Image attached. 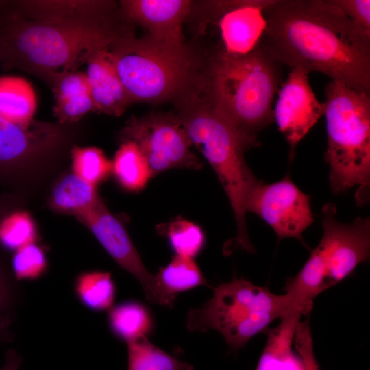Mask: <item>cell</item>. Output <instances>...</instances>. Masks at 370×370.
Wrapping results in <instances>:
<instances>
[{
    "label": "cell",
    "instance_id": "d4e9b609",
    "mask_svg": "<svg viewBox=\"0 0 370 370\" xmlns=\"http://www.w3.org/2000/svg\"><path fill=\"white\" fill-rule=\"evenodd\" d=\"M162 287L170 294L190 290L199 286H209L193 258L175 255L166 266L156 274Z\"/></svg>",
    "mask_w": 370,
    "mask_h": 370
},
{
    "label": "cell",
    "instance_id": "3957f363",
    "mask_svg": "<svg viewBox=\"0 0 370 370\" xmlns=\"http://www.w3.org/2000/svg\"><path fill=\"white\" fill-rule=\"evenodd\" d=\"M282 78L281 64L258 45L245 54L217 47L206 58L201 95L213 110L256 140L274 121L273 101Z\"/></svg>",
    "mask_w": 370,
    "mask_h": 370
},
{
    "label": "cell",
    "instance_id": "d6a6232c",
    "mask_svg": "<svg viewBox=\"0 0 370 370\" xmlns=\"http://www.w3.org/2000/svg\"><path fill=\"white\" fill-rule=\"evenodd\" d=\"M339 8L351 21L354 27L370 36L369 0H329Z\"/></svg>",
    "mask_w": 370,
    "mask_h": 370
},
{
    "label": "cell",
    "instance_id": "4316f807",
    "mask_svg": "<svg viewBox=\"0 0 370 370\" xmlns=\"http://www.w3.org/2000/svg\"><path fill=\"white\" fill-rule=\"evenodd\" d=\"M71 153L73 173L94 185L112 172V162L97 147L74 146Z\"/></svg>",
    "mask_w": 370,
    "mask_h": 370
},
{
    "label": "cell",
    "instance_id": "f546056e",
    "mask_svg": "<svg viewBox=\"0 0 370 370\" xmlns=\"http://www.w3.org/2000/svg\"><path fill=\"white\" fill-rule=\"evenodd\" d=\"M18 281L0 254V314L14 317L21 297Z\"/></svg>",
    "mask_w": 370,
    "mask_h": 370
},
{
    "label": "cell",
    "instance_id": "836d02e7",
    "mask_svg": "<svg viewBox=\"0 0 370 370\" xmlns=\"http://www.w3.org/2000/svg\"><path fill=\"white\" fill-rule=\"evenodd\" d=\"M293 343L301 358L306 370H319L313 349V341L308 320L299 321L295 329Z\"/></svg>",
    "mask_w": 370,
    "mask_h": 370
},
{
    "label": "cell",
    "instance_id": "30bf717a",
    "mask_svg": "<svg viewBox=\"0 0 370 370\" xmlns=\"http://www.w3.org/2000/svg\"><path fill=\"white\" fill-rule=\"evenodd\" d=\"M63 125L34 119L25 126L0 117V184L19 185L29 170L53 156L66 140Z\"/></svg>",
    "mask_w": 370,
    "mask_h": 370
},
{
    "label": "cell",
    "instance_id": "5b68a950",
    "mask_svg": "<svg viewBox=\"0 0 370 370\" xmlns=\"http://www.w3.org/2000/svg\"><path fill=\"white\" fill-rule=\"evenodd\" d=\"M108 53L132 103L179 101L198 91L203 81L201 59L186 44L170 47L132 34Z\"/></svg>",
    "mask_w": 370,
    "mask_h": 370
},
{
    "label": "cell",
    "instance_id": "8fae6325",
    "mask_svg": "<svg viewBox=\"0 0 370 370\" xmlns=\"http://www.w3.org/2000/svg\"><path fill=\"white\" fill-rule=\"evenodd\" d=\"M75 217L91 231L114 260L140 282L149 302L162 307L173 306L176 296L169 293L156 275L147 270L125 228L100 198Z\"/></svg>",
    "mask_w": 370,
    "mask_h": 370
},
{
    "label": "cell",
    "instance_id": "6da1fadb",
    "mask_svg": "<svg viewBox=\"0 0 370 370\" xmlns=\"http://www.w3.org/2000/svg\"><path fill=\"white\" fill-rule=\"evenodd\" d=\"M263 14L258 45L272 59L370 95V36L329 0H272Z\"/></svg>",
    "mask_w": 370,
    "mask_h": 370
},
{
    "label": "cell",
    "instance_id": "277c9868",
    "mask_svg": "<svg viewBox=\"0 0 370 370\" xmlns=\"http://www.w3.org/2000/svg\"><path fill=\"white\" fill-rule=\"evenodd\" d=\"M178 116L193 145L211 165L229 199L236 223V236L224 246L230 254L236 249L254 252L246 224L247 206L255 188L262 182L253 174L245 152L259 146L258 140L237 130L222 119L200 92L178 102Z\"/></svg>",
    "mask_w": 370,
    "mask_h": 370
},
{
    "label": "cell",
    "instance_id": "1f68e13d",
    "mask_svg": "<svg viewBox=\"0 0 370 370\" xmlns=\"http://www.w3.org/2000/svg\"><path fill=\"white\" fill-rule=\"evenodd\" d=\"M55 100L68 99L82 95H90V86L86 73L76 71L58 78L51 86Z\"/></svg>",
    "mask_w": 370,
    "mask_h": 370
},
{
    "label": "cell",
    "instance_id": "f1b7e54d",
    "mask_svg": "<svg viewBox=\"0 0 370 370\" xmlns=\"http://www.w3.org/2000/svg\"><path fill=\"white\" fill-rule=\"evenodd\" d=\"M11 267L18 281L36 280L46 273L48 262L43 249L32 243L14 251Z\"/></svg>",
    "mask_w": 370,
    "mask_h": 370
},
{
    "label": "cell",
    "instance_id": "603a6c76",
    "mask_svg": "<svg viewBox=\"0 0 370 370\" xmlns=\"http://www.w3.org/2000/svg\"><path fill=\"white\" fill-rule=\"evenodd\" d=\"M112 171L125 190H142L153 177L143 154L132 141L122 142L112 162Z\"/></svg>",
    "mask_w": 370,
    "mask_h": 370
},
{
    "label": "cell",
    "instance_id": "ba28073f",
    "mask_svg": "<svg viewBox=\"0 0 370 370\" xmlns=\"http://www.w3.org/2000/svg\"><path fill=\"white\" fill-rule=\"evenodd\" d=\"M333 204L323 207V236L307 261L286 286V293L296 303L313 306L323 291L349 276L370 251L369 218L356 217L351 224L336 218Z\"/></svg>",
    "mask_w": 370,
    "mask_h": 370
},
{
    "label": "cell",
    "instance_id": "8d00e7d4",
    "mask_svg": "<svg viewBox=\"0 0 370 370\" xmlns=\"http://www.w3.org/2000/svg\"><path fill=\"white\" fill-rule=\"evenodd\" d=\"M21 362V356L14 349H10L5 354V363L0 370H18Z\"/></svg>",
    "mask_w": 370,
    "mask_h": 370
},
{
    "label": "cell",
    "instance_id": "52a82bcc",
    "mask_svg": "<svg viewBox=\"0 0 370 370\" xmlns=\"http://www.w3.org/2000/svg\"><path fill=\"white\" fill-rule=\"evenodd\" d=\"M213 296L186 317L190 331L219 332L233 352L244 347L255 335L277 319L291 312L286 295L234 278L213 288Z\"/></svg>",
    "mask_w": 370,
    "mask_h": 370
},
{
    "label": "cell",
    "instance_id": "9c48e42d",
    "mask_svg": "<svg viewBox=\"0 0 370 370\" xmlns=\"http://www.w3.org/2000/svg\"><path fill=\"white\" fill-rule=\"evenodd\" d=\"M119 139L137 145L153 176L170 169L202 167L190 150L193 145L178 116L171 112L131 116L119 131Z\"/></svg>",
    "mask_w": 370,
    "mask_h": 370
},
{
    "label": "cell",
    "instance_id": "e575fe53",
    "mask_svg": "<svg viewBox=\"0 0 370 370\" xmlns=\"http://www.w3.org/2000/svg\"><path fill=\"white\" fill-rule=\"evenodd\" d=\"M14 319L11 315L0 314V344L10 343L14 339L15 334L10 328Z\"/></svg>",
    "mask_w": 370,
    "mask_h": 370
},
{
    "label": "cell",
    "instance_id": "484cf974",
    "mask_svg": "<svg viewBox=\"0 0 370 370\" xmlns=\"http://www.w3.org/2000/svg\"><path fill=\"white\" fill-rule=\"evenodd\" d=\"M36 237L35 224L25 211L14 210L0 222V244L7 250L16 251L35 243Z\"/></svg>",
    "mask_w": 370,
    "mask_h": 370
},
{
    "label": "cell",
    "instance_id": "83f0119b",
    "mask_svg": "<svg viewBox=\"0 0 370 370\" xmlns=\"http://www.w3.org/2000/svg\"><path fill=\"white\" fill-rule=\"evenodd\" d=\"M176 255L193 258L202 249L205 236L201 229L184 219H179L168 225L164 231Z\"/></svg>",
    "mask_w": 370,
    "mask_h": 370
},
{
    "label": "cell",
    "instance_id": "7402d4cb",
    "mask_svg": "<svg viewBox=\"0 0 370 370\" xmlns=\"http://www.w3.org/2000/svg\"><path fill=\"white\" fill-rule=\"evenodd\" d=\"M74 293L88 310L101 312L109 310L116 297V285L110 273L88 271L78 274L73 283Z\"/></svg>",
    "mask_w": 370,
    "mask_h": 370
},
{
    "label": "cell",
    "instance_id": "ac0fdd59",
    "mask_svg": "<svg viewBox=\"0 0 370 370\" xmlns=\"http://www.w3.org/2000/svg\"><path fill=\"white\" fill-rule=\"evenodd\" d=\"M303 314L293 311L271 329L255 370H306L299 355L292 349L294 334Z\"/></svg>",
    "mask_w": 370,
    "mask_h": 370
},
{
    "label": "cell",
    "instance_id": "5bb4252c",
    "mask_svg": "<svg viewBox=\"0 0 370 370\" xmlns=\"http://www.w3.org/2000/svg\"><path fill=\"white\" fill-rule=\"evenodd\" d=\"M193 3L186 0H125L119 3L125 20L147 31L149 39L170 47L184 45L183 25Z\"/></svg>",
    "mask_w": 370,
    "mask_h": 370
},
{
    "label": "cell",
    "instance_id": "d6986e66",
    "mask_svg": "<svg viewBox=\"0 0 370 370\" xmlns=\"http://www.w3.org/2000/svg\"><path fill=\"white\" fill-rule=\"evenodd\" d=\"M36 97L32 85L20 77H0V117L21 125L34 121Z\"/></svg>",
    "mask_w": 370,
    "mask_h": 370
},
{
    "label": "cell",
    "instance_id": "e0dca14e",
    "mask_svg": "<svg viewBox=\"0 0 370 370\" xmlns=\"http://www.w3.org/2000/svg\"><path fill=\"white\" fill-rule=\"evenodd\" d=\"M86 64L94 112L121 116L132 101L110 58L108 49L94 53Z\"/></svg>",
    "mask_w": 370,
    "mask_h": 370
},
{
    "label": "cell",
    "instance_id": "7c38bea8",
    "mask_svg": "<svg viewBox=\"0 0 370 370\" xmlns=\"http://www.w3.org/2000/svg\"><path fill=\"white\" fill-rule=\"evenodd\" d=\"M247 212L264 220L279 240L293 238L304 243L303 232L314 222L310 196L288 175L271 184H260L249 199Z\"/></svg>",
    "mask_w": 370,
    "mask_h": 370
},
{
    "label": "cell",
    "instance_id": "4fadbf2b",
    "mask_svg": "<svg viewBox=\"0 0 370 370\" xmlns=\"http://www.w3.org/2000/svg\"><path fill=\"white\" fill-rule=\"evenodd\" d=\"M308 73L291 69L278 90L273 118L290 147L293 158L297 144L324 114L325 104L317 99L308 81Z\"/></svg>",
    "mask_w": 370,
    "mask_h": 370
},
{
    "label": "cell",
    "instance_id": "44dd1931",
    "mask_svg": "<svg viewBox=\"0 0 370 370\" xmlns=\"http://www.w3.org/2000/svg\"><path fill=\"white\" fill-rule=\"evenodd\" d=\"M108 324L112 333L127 343L147 337L153 329V318L141 303L126 301L112 306L108 314Z\"/></svg>",
    "mask_w": 370,
    "mask_h": 370
},
{
    "label": "cell",
    "instance_id": "d590c367",
    "mask_svg": "<svg viewBox=\"0 0 370 370\" xmlns=\"http://www.w3.org/2000/svg\"><path fill=\"white\" fill-rule=\"evenodd\" d=\"M18 200L12 195L5 194L0 196V222L9 213L16 210Z\"/></svg>",
    "mask_w": 370,
    "mask_h": 370
},
{
    "label": "cell",
    "instance_id": "ffe728a7",
    "mask_svg": "<svg viewBox=\"0 0 370 370\" xmlns=\"http://www.w3.org/2000/svg\"><path fill=\"white\" fill-rule=\"evenodd\" d=\"M99 198L95 185L72 173L54 186L49 204L57 212L77 216L92 207Z\"/></svg>",
    "mask_w": 370,
    "mask_h": 370
},
{
    "label": "cell",
    "instance_id": "2e32d148",
    "mask_svg": "<svg viewBox=\"0 0 370 370\" xmlns=\"http://www.w3.org/2000/svg\"><path fill=\"white\" fill-rule=\"evenodd\" d=\"M271 1H243L241 5L222 16L219 26L227 51L245 54L258 45L266 27L263 9Z\"/></svg>",
    "mask_w": 370,
    "mask_h": 370
},
{
    "label": "cell",
    "instance_id": "8992f818",
    "mask_svg": "<svg viewBox=\"0 0 370 370\" xmlns=\"http://www.w3.org/2000/svg\"><path fill=\"white\" fill-rule=\"evenodd\" d=\"M325 95L331 190L337 195L358 186L362 204L370 184V95L338 81L325 86Z\"/></svg>",
    "mask_w": 370,
    "mask_h": 370
},
{
    "label": "cell",
    "instance_id": "7a4b0ae2",
    "mask_svg": "<svg viewBox=\"0 0 370 370\" xmlns=\"http://www.w3.org/2000/svg\"><path fill=\"white\" fill-rule=\"evenodd\" d=\"M115 19L23 18L0 11V63L34 75L52 86L95 52L131 35Z\"/></svg>",
    "mask_w": 370,
    "mask_h": 370
},
{
    "label": "cell",
    "instance_id": "9a60e30c",
    "mask_svg": "<svg viewBox=\"0 0 370 370\" xmlns=\"http://www.w3.org/2000/svg\"><path fill=\"white\" fill-rule=\"evenodd\" d=\"M120 8L110 1L25 0L1 1L0 11L38 21L54 19L102 20L114 18Z\"/></svg>",
    "mask_w": 370,
    "mask_h": 370
},
{
    "label": "cell",
    "instance_id": "cb8c5ba5",
    "mask_svg": "<svg viewBox=\"0 0 370 370\" xmlns=\"http://www.w3.org/2000/svg\"><path fill=\"white\" fill-rule=\"evenodd\" d=\"M127 344V370H194L193 366L141 337Z\"/></svg>",
    "mask_w": 370,
    "mask_h": 370
},
{
    "label": "cell",
    "instance_id": "4dcf8cb0",
    "mask_svg": "<svg viewBox=\"0 0 370 370\" xmlns=\"http://www.w3.org/2000/svg\"><path fill=\"white\" fill-rule=\"evenodd\" d=\"M90 112H94L91 95L56 101L53 107V116L62 125L77 121Z\"/></svg>",
    "mask_w": 370,
    "mask_h": 370
}]
</instances>
